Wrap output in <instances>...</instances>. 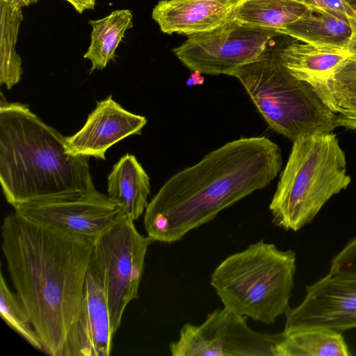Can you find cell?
Wrapping results in <instances>:
<instances>
[{
	"mask_svg": "<svg viewBox=\"0 0 356 356\" xmlns=\"http://www.w3.org/2000/svg\"><path fill=\"white\" fill-rule=\"evenodd\" d=\"M1 234L10 279L43 352L63 356L81 309L95 241L15 211L4 217Z\"/></svg>",
	"mask_w": 356,
	"mask_h": 356,
	"instance_id": "cell-1",
	"label": "cell"
},
{
	"mask_svg": "<svg viewBox=\"0 0 356 356\" xmlns=\"http://www.w3.org/2000/svg\"><path fill=\"white\" fill-rule=\"evenodd\" d=\"M282 164L280 148L264 136L225 143L164 183L145 211L147 236L154 242L181 240L223 209L269 185Z\"/></svg>",
	"mask_w": 356,
	"mask_h": 356,
	"instance_id": "cell-2",
	"label": "cell"
},
{
	"mask_svg": "<svg viewBox=\"0 0 356 356\" xmlns=\"http://www.w3.org/2000/svg\"><path fill=\"white\" fill-rule=\"evenodd\" d=\"M0 183L13 207L96 190L88 157L71 154L65 137L20 103L0 102Z\"/></svg>",
	"mask_w": 356,
	"mask_h": 356,
	"instance_id": "cell-3",
	"label": "cell"
},
{
	"mask_svg": "<svg viewBox=\"0 0 356 356\" xmlns=\"http://www.w3.org/2000/svg\"><path fill=\"white\" fill-rule=\"evenodd\" d=\"M296 270L294 251L260 240L222 260L210 284L225 308L269 325L290 309Z\"/></svg>",
	"mask_w": 356,
	"mask_h": 356,
	"instance_id": "cell-4",
	"label": "cell"
},
{
	"mask_svg": "<svg viewBox=\"0 0 356 356\" xmlns=\"http://www.w3.org/2000/svg\"><path fill=\"white\" fill-rule=\"evenodd\" d=\"M269 209L273 223L296 232L313 220L325 204L350 183L336 135L301 136L293 141Z\"/></svg>",
	"mask_w": 356,
	"mask_h": 356,
	"instance_id": "cell-5",
	"label": "cell"
},
{
	"mask_svg": "<svg viewBox=\"0 0 356 356\" xmlns=\"http://www.w3.org/2000/svg\"><path fill=\"white\" fill-rule=\"evenodd\" d=\"M230 76L241 82L268 126L292 141L303 136L330 133L339 127L337 114L309 84L291 74L278 49L266 48Z\"/></svg>",
	"mask_w": 356,
	"mask_h": 356,
	"instance_id": "cell-6",
	"label": "cell"
},
{
	"mask_svg": "<svg viewBox=\"0 0 356 356\" xmlns=\"http://www.w3.org/2000/svg\"><path fill=\"white\" fill-rule=\"evenodd\" d=\"M154 241L124 216L94 242L92 259L101 274L115 335L128 304L138 298L148 247Z\"/></svg>",
	"mask_w": 356,
	"mask_h": 356,
	"instance_id": "cell-7",
	"label": "cell"
},
{
	"mask_svg": "<svg viewBox=\"0 0 356 356\" xmlns=\"http://www.w3.org/2000/svg\"><path fill=\"white\" fill-rule=\"evenodd\" d=\"M280 33L231 19L211 31L188 35L172 51L192 71L229 75L257 59Z\"/></svg>",
	"mask_w": 356,
	"mask_h": 356,
	"instance_id": "cell-8",
	"label": "cell"
},
{
	"mask_svg": "<svg viewBox=\"0 0 356 356\" xmlns=\"http://www.w3.org/2000/svg\"><path fill=\"white\" fill-rule=\"evenodd\" d=\"M283 338L251 329L247 318L226 308L216 309L200 325L186 323L169 345L173 356H275Z\"/></svg>",
	"mask_w": 356,
	"mask_h": 356,
	"instance_id": "cell-9",
	"label": "cell"
},
{
	"mask_svg": "<svg viewBox=\"0 0 356 356\" xmlns=\"http://www.w3.org/2000/svg\"><path fill=\"white\" fill-rule=\"evenodd\" d=\"M14 209L35 222L93 241L126 216L108 195L97 190L69 198L22 204Z\"/></svg>",
	"mask_w": 356,
	"mask_h": 356,
	"instance_id": "cell-10",
	"label": "cell"
},
{
	"mask_svg": "<svg viewBox=\"0 0 356 356\" xmlns=\"http://www.w3.org/2000/svg\"><path fill=\"white\" fill-rule=\"evenodd\" d=\"M300 305L286 312L283 332L317 327L356 329V275L328 273L305 287Z\"/></svg>",
	"mask_w": 356,
	"mask_h": 356,
	"instance_id": "cell-11",
	"label": "cell"
},
{
	"mask_svg": "<svg viewBox=\"0 0 356 356\" xmlns=\"http://www.w3.org/2000/svg\"><path fill=\"white\" fill-rule=\"evenodd\" d=\"M113 337L104 282L92 254L81 309L63 356H108Z\"/></svg>",
	"mask_w": 356,
	"mask_h": 356,
	"instance_id": "cell-12",
	"label": "cell"
},
{
	"mask_svg": "<svg viewBox=\"0 0 356 356\" xmlns=\"http://www.w3.org/2000/svg\"><path fill=\"white\" fill-rule=\"evenodd\" d=\"M147 122L145 116L128 111L109 95L97 102L79 131L65 137L67 149L74 155L105 160L110 147L128 136L140 134Z\"/></svg>",
	"mask_w": 356,
	"mask_h": 356,
	"instance_id": "cell-13",
	"label": "cell"
},
{
	"mask_svg": "<svg viewBox=\"0 0 356 356\" xmlns=\"http://www.w3.org/2000/svg\"><path fill=\"white\" fill-rule=\"evenodd\" d=\"M239 0H161L152 17L161 31L188 35L214 29L232 19Z\"/></svg>",
	"mask_w": 356,
	"mask_h": 356,
	"instance_id": "cell-14",
	"label": "cell"
},
{
	"mask_svg": "<svg viewBox=\"0 0 356 356\" xmlns=\"http://www.w3.org/2000/svg\"><path fill=\"white\" fill-rule=\"evenodd\" d=\"M280 60L296 79L309 84L318 94L336 69L350 56L346 49H326L292 42L278 49Z\"/></svg>",
	"mask_w": 356,
	"mask_h": 356,
	"instance_id": "cell-15",
	"label": "cell"
},
{
	"mask_svg": "<svg viewBox=\"0 0 356 356\" xmlns=\"http://www.w3.org/2000/svg\"><path fill=\"white\" fill-rule=\"evenodd\" d=\"M108 196L132 220L145 211L150 193L149 177L133 154L122 156L108 175Z\"/></svg>",
	"mask_w": 356,
	"mask_h": 356,
	"instance_id": "cell-16",
	"label": "cell"
},
{
	"mask_svg": "<svg viewBox=\"0 0 356 356\" xmlns=\"http://www.w3.org/2000/svg\"><path fill=\"white\" fill-rule=\"evenodd\" d=\"M354 33L347 22L325 12L309 10L283 33L302 42L326 49H346Z\"/></svg>",
	"mask_w": 356,
	"mask_h": 356,
	"instance_id": "cell-17",
	"label": "cell"
},
{
	"mask_svg": "<svg viewBox=\"0 0 356 356\" xmlns=\"http://www.w3.org/2000/svg\"><path fill=\"white\" fill-rule=\"evenodd\" d=\"M309 10L304 0H239L232 18L283 34Z\"/></svg>",
	"mask_w": 356,
	"mask_h": 356,
	"instance_id": "cell-18",
	"label": "cell"
},
{
	"mask_svg": "<svg viewBox=\"0 0 356 356\" xmlns=\"http://www.w3.org/2000/svg\"><path fill=\"white\" fill-rule=\"evenodd\" d=\"M275 356H349L341 333L310 327L283 332Z\"/></svg>",
	"mask_w": 356,
	"mask_h": 356,
	"instance_id": "cell-19",
	"label": "cell"
},
{
	"mask_svg": "<svg viewBox=\"0 0 356 356\" xmlns=\"http://www.w3.org/2000/svg\"><path fill=\"white\" fill-rule=\"evenodd\" d=\"M132 13L122 9L113 11L104 18L90 20L92 26L91 42L85 58L92 63L91 72L103 70L108 62L114 60L115 52L127 30L134 26Z\"/></svg>",
	"mask_w": 356,
	"mask_h": 356,
	"instance_id": "cell-20",
	"label": "cell"
},
{
	"mask_svg": "<svg viewBox=\"0 0 356 356\" xmlns=\"http://www.w3.org/2000/svg\"><path fill=\"white\" fill-rule=\"evenodd\" d=\"M22 8L10 0H0V85L10 90L21 79L22 60L15 46L23 20Z\"/></svg>",
	"mask_w": 356,
	"mask_h": 356,
	"instance_id": "cell-21",
	"label": "cell"
},
{
	"mask_svg": "<svg viewBox=\"0 0 356 356\" xmlns=\"http://www.w3.org/2000/svg\"><path fill=\"white\" fill-rule=\"evenodd\" d=\"M0 315L8 326L35 349L43 352L42 342L15 293L7 285L2 271L0 274Z\"/></svg>",
	"mask_w": 356,
	"mask_h": 356,
	"instance_id": "cell-22",
	"label": "cell"
},
{
	"mask_svg": "<svg viewBox=\"0 0 356 356\" xmlns=\"http://www.w3.org/2000/svg\"><path fill=\"white\" fill-rule=\"evenodd\" d=\"M318 96L334 113L337 102L356 97V57H348L336 69Z\"/></svg>",
	"mask_w": 356,
	"mask_h": 356,
	"instance_id": "cell-23",
	"label": "cell"
},
{
	"mask_svg": "<svg viewBox=\"0 0 356 356\" xmlns=\"http://www.w3.org/2000/svg\"><path fill=\"white\" fill-rule=\"evenodd\" d=\"M309 10L325 12L348 22L355 32L356 16L351 8L343 0H304Z\"/></svg>",
	"mask_w": 356,
	"mask_h": 356,
	"instance_id": "cell-24",
	"label": "cell"
},
{
	"mask_svg": "<svg viewBox=\"0 0 356 356\" xmlns=\"http://www.w3.org/2000/svg\"><path fill=\"white\" fill-rule=\"evenodd\" d=\"M334 112L338 115L339 126L356 131V97L337 102Z\"/></svg>",
	"mask_w": 356,
	"mask_h": 356,
	"instance_id": "cell-25",
	"label": "cell"
},
{
	"mask_svg": "<svg viewBox=\"0 0 356 356\" xmlns=\"http://www.w3.org/2000/svg\"><path fill=\"white\" fill-rule=\"evenodd\" d=\"M69 2L79 13H82L86 10H93L96 4V0H65Z\"/></svg>",
	"mask_w": 356,
	"mask_h": 356,
	"instance_id": "cell-26",
	"label": "cell"
},
{
	"mask_svg": "<svg viewBox=\"0 0 356 356\" xmlns=\"http://www.w3.org/2000/svg\"><path fill=\"white\" fill-rule=\"evenodd\" d=\"M204 82V77L201 76V73L197 71H193L191 77L188 79L187 84L195 85L201 84Z\"/></svg>",
	"mask_w": 356,
	"mask_h": 356,
	"instance_id": "cell-27",
	"label": "cell"
},
{
	"mask_svg": "<svg viewBox=\"0 0 356 356\" xmlns=\"http://www.w3.org/2000/svg\"><path fill=\"white\" fill-rule=\"evenodd\" d=\"M346 50L350 56L356 57V32L353 34Z\"/></svg>",
	"mask_w": 356,
	"mask_h": 356,
	"instance_id": "cell-28",
	"label": "cell"
},
{
	"mask_svg": "<svg viewBox=\"0 0 356 356\" xmlns=\"http://www.w3.org/2000/svg\"><path fill=\"white\" fill-rule=\"evenodd\" d=\"M15 5L22 8L37 3L38 0H10Z\"/></svg>",
	"mask_w": 356,
	"mask_h": 356,
	"instance_id": "cell-29",
	"label": "cell"
},
{
	"mask_svg": "<svg viewBox=\"0 0 356 356\" xmlns=\"http://www.w3.org/2000/svg\"><path fill=\"white\" fill-rule=\"evenodd\" d=\"M349 6L351 8V9L353 10V13H355V16H356V0H351L350 1V3H348ZM356 32V28H355V32Z\"/></svg>",
	"mask_w": 356,
	"mask_h": 356,
	"instance_id": "cell-30",
	"label": "cell"
},
{
	"mask_svg": "<svg viewBox=\"0 0 356 356\" xmlns=\"http://www.w3.org/2000/svg\"><path fill=\"white\" fill-rule=\"evenodd\" d=\"M346 3H349L351 0H343Z\"/></svg>",
	"mask_w": 356,
	"mask_h": 356,
	"instance_id": "cell-31",
	"label": "cell"
}]
</instances>
